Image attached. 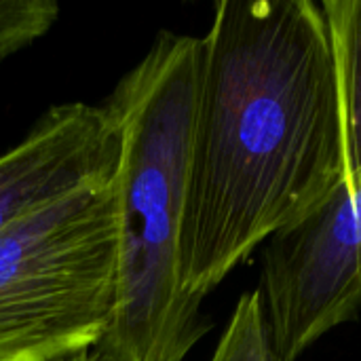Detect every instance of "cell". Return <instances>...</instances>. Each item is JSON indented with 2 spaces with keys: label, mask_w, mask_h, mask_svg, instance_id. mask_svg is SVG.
<instances>
[{
  "label": "cell",
  "mask_w": 361,
  "mask_h": 361,
  "mask_svg": "<svg viewBox=\"0 0 361 361\" xmlns=\"http://www.w3.org/2000/svg\"><path fill=\"white\" fill-rule=\"evenodd\" d=\"M347 176L322 4L222 0L201 38L180 233L182 290L205 300Z\"/></svg>",
  "instance_id": "6da1fadb"
},
{
  "label": "cell",
  "mask_w": 361,
  "mask_h": 361,
  "mask_svg": "<svg viewBox=\"0 0 361 361\" xmlns=\"http://www.w3.org/2000/svg\"><path fill=\"white\" fill-rule=\"evenodd\" d=\"M201 38L159 32L104 106L121 133L116 302L102 361H184L209 332L180 283V233Z\"/></svg>",
  "instance_id": "7a4b0ae2"
},
{
  "label": "cell",
  "mask_w": 361,
  "mask_h": 361,
  "mask_svg": "<svg viewBox=\"0 0 361 361\" xmlns=\"http://www.w3.org/2000/svg\"><path fill=\"white\" fill-rule=\"evenodd\" d=\"M114 178L51 201L0 235V361L89 355L116 302Z\"/></svg>",
  "instance_id": "3957f363"
},
{
  "label": "cell",
  "mask_w": 361,
  "mask_h": 361,
  "mask_svg": "<svg viewBox=\"0 0 361 361\" xmlns=\"http://www.w3.org/2000/svg\"><path fill=\"white\" fill-rule=\"evenodd\" d=\"M267 317L281 355L296 361L361 307V169L262 252Z\"/></svg>",
  "instance_id": "277c9868"
},
{
  "label": "cell",
  "mask_w": 361,
  "mask_h": 361,
  "mask_svg": "<svg viewBox=\"0 0 361 361\" xmlns=\"http://www.w3.org/2000/svg\"><path fill=\"white\" fill-rule=\"evenodd\" d=\"M118 161L121 133L104 104L49 108L19 144L0 154V235L63 195L112 180Z\"/></svg>",
  "instance_id": "5b68a950"
},
{
  "label": "cell",
  "mask_w": 361,
  "mask_h": 361,
  "mask_svg": "<svg viewBox=\"0 0 361 361\" xmlns=\"http://www.w3.org/2000/svg\"><path fill=\"white\" fill-rule=\"evenodd\" d=\"M334 49L347 176L361 169V0H324L319 2Z\"/></svg>",
  "instance_id": "8992f818"
},
{
  "label": "cell",
  "mask_w": 361,
  "mask_h": 361,
  "mask_svg": "<svg viewBox=\"0 0 361 361\" xmlns=\"http://www.w3.org/2000/svg\"><path fill=\"white\" fill-rule=\"evenodd\" d=\"M209 361H288L275 343L260 290L239 298Z\"/></svg>",
  "instance_id": "52a82bcc"
},
{
  "label": "cell",
  "mask_w": 361,
  "mask_h": 361,
  "mask_svg": "<svg viewBox=\"0 0 361 361\" xmlns=\"http://www.w3.org/2000/svg\"><path fill=\"white\" fill-rule=\"evenodd\" d=\"M57 19L55 0H0V66L42 38Z\"/></svg>",
  "instance_id": "ba28073f"
},
{
  "label": "cell",
  "mask_w": 361,
  "mask_h": 361,
  "mask_svg": "<svg viewBox=\"0 0 361 361\" xmlns=\"http://www.w3.org/2000/svg\"><path fill=\"white\" fill-rule=\"evenodd\" d=\"M68 361H102V360H97L93 353H89V355H80V357H74V360H68Z\"/></svg>",
  "instance_id": "9c48e42d"
}]
</instances>
